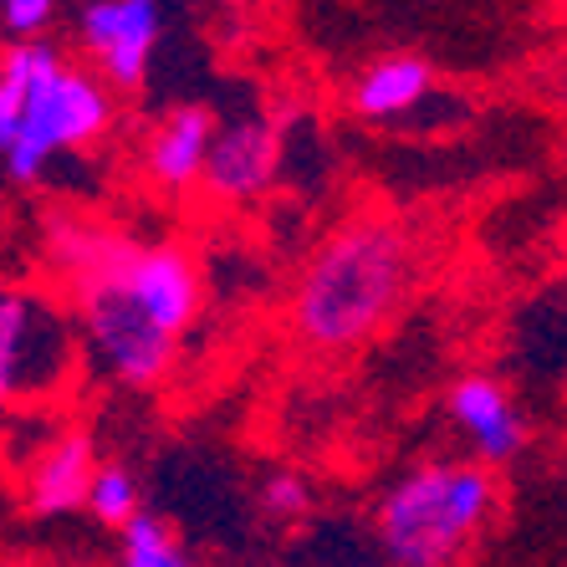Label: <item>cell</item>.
Listing matches in <instances>:
<instances>
[{"instance_id": "obj_9", "label": "cell", "mask_w": 567, "mask_h": 567, "mask_svg": "<svg viewBox=\"0 0 567 567\" xmlns=\"http://www.w3.org/2000/svg\"><path fill=\"white\" fill-rule=\"evenodd\" d=\"M97 445L82 430H66L56 435L47 450H37V461L27 471V491H21V506L37 522H62V516L87 512V496H93L97 481Z\"/></svg>"}, {"instance_id": "obj_7", "label": "cell", "mask_w": 567, "mask_h": 567, "mask_svg": "<svg viewBox=\"0 0 567 567\" xmlns=\"http://www.w3.org/2000/svg\"><path fill=\"white\" fill-rule=\"evenodd\" d=\"M164 37L158 0H82L78 41L118 93H138L154 66V47Z\"/></svg>"}, {"instance_id": "obj_3", "label": "cell", "mask_w": 567, "mask_h": 567, "mask_svg": "<svg viewBox=\"0 0 567 567\" xmlns=\"http://www.w3.org/2000/svg\"><path fill=\"white\" fill-rule=\"evenodd\" d=\"M113 82L103 72L72 66L52 41L31 37V82L16 118L0 123V154L11 185H37L52 158L78 154L113 128Z\"/></svg>"}, {"instance_id": "obj_13", "label": "cell", "mask_w": 567, "mask_h": 567, "mask_svg": "<svg viewBox=\"0 0 567 567\" xmlns=\"http://www.w3.org/2000/svg\"><path fill=\"white\" fill-rule=\"evenodd\" d=\"M118 563H128V567H185L189 553H185V542H179V532H174L164 516L138 506V512L118 527Z\"/></svg>"}, {"instance_id": "obj_10", "label": "cell", "mask_w": 567, "mask_h": 567, "mask_svg": "<svg viewBox=\"0 0 567 567\" xmlns=\"http://www.w3.org/2000/svg\"><path fill=\"white\" fill-rule=\"evenodd\" d=\"M445 410H450V420H455V430L471 440V450L486 465L516 461L522 445H527V424L516 414L512 394H506L496 379H486V373H471V379L455 383L445 399Z\"/></svg>"}, {"instance_id": "obj_5", "label": "cell", "mask_w": 567, "mask_h": 567, "mask_svg": "<svg viewBox=\"0 0 567 567\" xmlns=\"http://www.w3.org/2000/svg\"><path fill=\"white\" fill-rule=\"evenodd\" d=\"M78 328L47 291L6 287L0 297V394L11 410L47 404L72 383L82 353H87Z\"/></svg>"}, {"instance_id": "obj_11", "label": "cell", "mask_w": 567, "mask_h": 567, "mask_svg": "<svg viewBox=\"0 0 567 567\" xmlns=\"http://www.w3.org/2000/svg\"><path fill=\"white\" fill-rule=\"evenodd\" d=\"M215 113L210 107H174L169 118L154 128L144 148V174L154 179L164 195H185L205 179V158H210V144H215Z\"/></svg>"}, {"instance_id": "obj_1", "label": "cell", "mask_w": 567, "mask_h": 567, "mask_svg": "<svg viewBox=\"0 0 567 567\" xmlns=\"http://www.w3.org/2000/svg\"><path fill=\"white\" fill-rule=\"evenodd\" d=\"M414 246L389 215H358L317 246L291 291V328L317 353H353L410 291Z\"/></svg>"}, {"instance_id": "obj_15", "label": "cell", "mask_w": 567, "mask_h": 567, "mask_svg": "<svg viewBox=\"0 0 567 567\" xmlns=\"http://www.w3.org/2000/svg\"><path fill=\"white\" fill-rule=\"evenodd\" d=\"M261 512L277 516V522H302V516L312 512V491H307L302 475L277 471V475H271V481L261 486Z\"/></svg>"}, {"instance_id": "obj_4", "label": "cell", "mask_w": 567, "mask_h": 567, "mask_svg": "<svg viewBox=\"0 0 567 567\" xmlns=\"http://www.w3.org/2000/svg\"><path fill=\"white\" fill-rule=\"evenodd\" d=\"M496 512V465H420L379 502L383 557L404 567H440L471 547Z\"/></svg>"}, {"instance_id": "obj_6", "label": "cell", "mask_w": 567, "mask_h": 567, "mask_svg": "<svg viewBox=\"0 0 567 567\" xmlns=\"http://www.w3.org/2000/svg\"><path fill=\"white\" fill-rule=\"evenodd\" d=\"M87 240H93V256L123 281V287L148 307V312L164 322L169 332L185 338L199 317V271L179 246H138V240L107 236L87 225Z\"/></svg>"}, {"instance_id": "obj_12", "label": "cell", "mask_w": 567, "mask_h": 567, "mask_svg": "<svg viewBox=\"0 0 567 567\" xmlns=\"http://www.w3.org/2000/svg\"><path fill=\"white\" fill-rule=\"evenodd\" d=\"M430 87H435L430 62L410 56V52H394V56H383V62L363 66V78L353 82L348 103H353L358 118L389 123V118H404L410 107H420L424 97H430Z\"/></svg>"}, {"instance_id": "obj_8", "label": "cell", "mask_w": 567, "mask_h": 567, "mask_svg": "<svg viewBox=\"0 0 567 567\" xmlns=\"http://www.w3.org/2000/svg\"><path fill=\"white\" fill-rule=\"evenodd\" d=\"M277 169H281L277 123L246 113V118H230L215 128L199 189L210 199H220V205H251V199H261L266 189L277 185Z\"/></svg>"}, {"instance_id": "obj_2", "label": "cell", "mask_w": 567, "mask_h": 567, "mask_svg": "<svg viewBox=\"0 0 567 567\" xmlns=\"http://www.w3.org/2000/svg\"><path fill=\"white\" fill-rule=\"evenodd\" d=\"M52 256L62 266L72 312L82 322V348L103 383L118 389H154L179 358V332H169L128 287L93 256L87 225H62L52 240Z\"/></svg>"}, {"instance_id": "obj_14", "label": "cell", "mask_w": 567, "mask_h": 567, "mask_svg": "<svg viewBox=\"0 0 567 567\" xmlns=\"http://www.w3.org/2000/svg\"><path fill=\"white\" fill-rule=\"evenodd\" d=\"M133 512H138V481L123 465L103 461L93 481V496H87V516H93L97 527H123Z\"/></svg>"}, {"instance_id": "obj_16", "label": "cell", "mask_w": 567, "mask_h": 567, "mask_svg": "<svg viewBox=\"0 0 567 567\" xmlns=\"http://www.w3.org/2000/svg\"><path fill=\"white\" fill-rule=\"evenodd\" d=\"M6 6V37H41V31L56 21V6L62 0H0Z\"/></svg>"}]
</instances>
